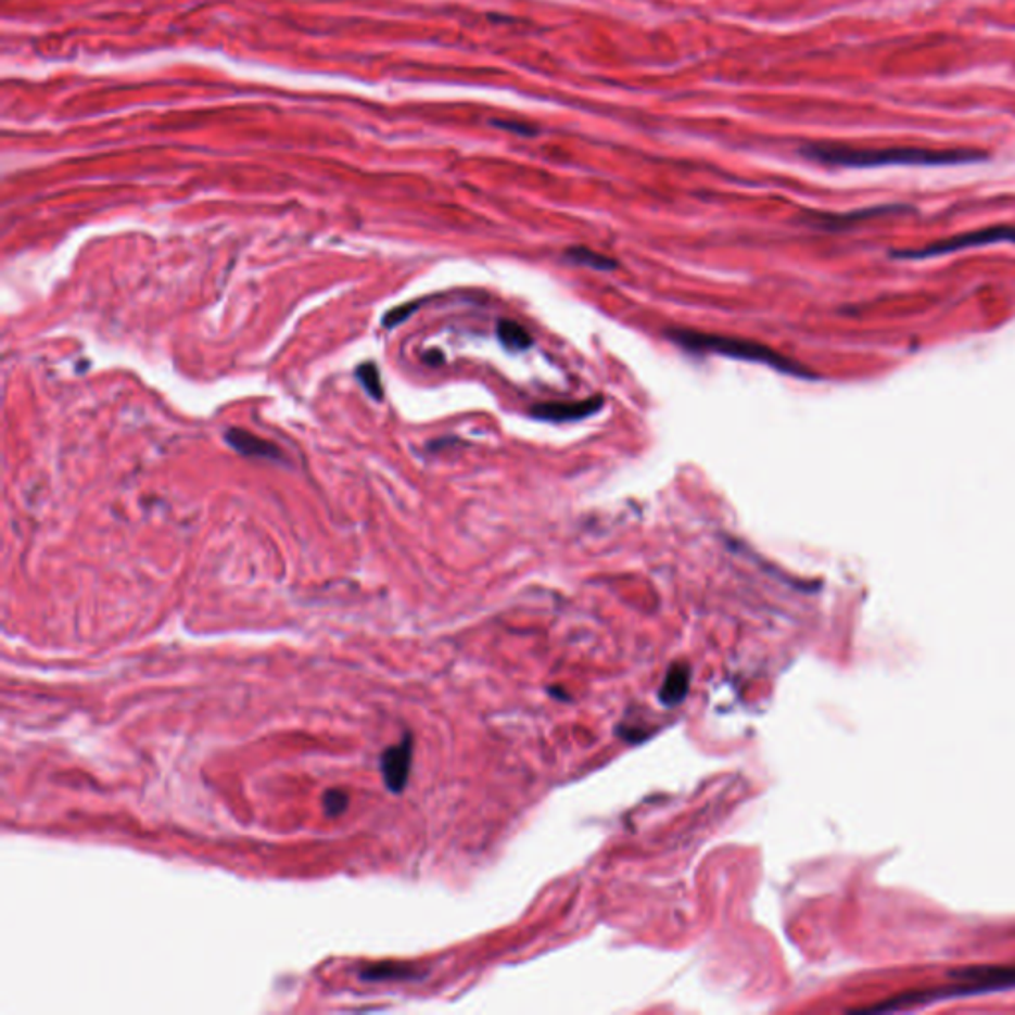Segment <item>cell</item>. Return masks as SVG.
<instances>
[{"instance_id": "cell-11", "label": "cell", "mask_w": 1015, "mask_h": 1015, "mask_svg": "<svg viewBox=\"0 0 1015 1015\" xmlns=\"http://www.w3.org/2000/svg\"><path fill=\"white\" fill-rule=\"evenodd\" d=\"M355 377L373 399H383V385H381L379 369H377L376 364H364V366L357 367Z\"/></svg>"}, {"instance_id": "cell-7", "label": "cell", "mask_w": 1015, "mask_h": 1015, "mask_svg": "<svg viewBox=\"0 0 1015 1015\" xmlns=\"http://www.w3.org/2000/svg\"><path fill=\"white\" fill-rule=\"evenodd\" d=\"M229 446H232L242 457L266 458V460H282V453L270 441H264L256 434L244 429H229L225 433Z\"/></svg>"}, {"instance_id": "cell-12", "label": "cell", "mask_w": 1015, "mask_h": 1015, "mask_svg": "<svg viewBox=\"0 0 1015 1015\" xmlns=\"http://www.w3.org/2000/svg\"><path fill=\"white\" fill-rule=\"evenodd\" d=\"M413 976L411 969L403 968V966H373L371 969H367L361 974L364 980L379 981V980H389V978H409Z\"/></svg>"}, {"instance_id": "cell-8", "label": "cell", "mask_w": 1015, "mask_h": 1015, "mask_svg": "<svg viewBox=\"0 0 1015 1015\" xmlns=\"http://www.w3.org/2000/svg\"><path fill=\"white\" fill-rule=\"evenodd\" d=\"M688 688H690V669L685 662L673 664L664 676V683L659 690V700L664 707H676L685 700Z\"/></svg>"}, {"instance_id": "cell-5", "label": "cell", "mask_w": 1015, "mask_h": 1015, "mask_svg": "<svg viewBox=\"0 0 1015 1015\" xmlns=\"http://www.w3.org/2000/svg\"><path fill=\"white\" fill-rule=\"evenodd\" d=\"M411 736H405L397 746L389 748V750H385L383 756H381V774H383V779H385V786H388L393 794H401V791L407 787L409 774H411Z\"/></svg>"}, {"instance_id": "cell-1", "label": "cell", "mask_w": 1015, "mask_h": 1015, "mask_svg": "<svg viewBox=\"0 0 1015 1015\" xmlns=\"http://www.w3.org/2000/svg\"><path fill=\"white\" fill-rule=\"evenodd\" d=\"M811 161L835 167L871 169V167H948L988 160L980 149L930 148H851L839 143H813L801 149Z\"/></svg>"}, {"instance_id": "cell-10", "label": "cell", "mask_w": 1015, "mask_h": 1015, "mask_svg": "<svg viewBox=\"0 0 1015 1015\" xmlns=\"http://www.w3.org/2000/svg\"><path fill=\"white\" fill-rule=\"evenodd\" d=\"M498 338L508 350H513V352H522V350H528L532 345V338L528 335V331L516 321H500Z\"/></svg>"}, {"instance_id": "cell-2", "label": "cell", "mask_w": 1015, "mask_h": 1015, "mask_svg": "<svg viewBox=\"0 0 1015 1015\" xmlns=\"http://www.w3.org/2000/svg\"><path fill=\"white\" fill-rule=\"evenodd\" d=\"M956 984H950L944 990H924V992H906L897 998L885 1000L883 1004L868 1007V1012H895L911 1005L932 1004L940 1000H948L952 995H974V993L1002 992L1015 988V966H972V968L954 969L950 974Z\"/></svg>"}, {"instance_id": "cell-4", "label": "cell", "mask_w": 1015, "mask_h": 1015, "mask_svg": "<svg viewBox=\"0 0 1015 1015\" xmlns=\"http://www.w3.org/2000/svg\"><path fill=\"white\" fill-rule=\"evenodd\" d=\"M993 242H1015V227H990V229L976 230V232L960 234L954 239L940 240L935 244H928L923 251L901 252V256L928 258V256H936V254L966 251V249H976V246L993 244Z\"/></svg>"}, {"instance_id": "cell-6", "label": "cell", "mask_w": 1015, "mask_h": 1015, "mask_svg": "<svg viewBox=\"0 0 1015 1015\" xmlns=\"http://www.w3.org/2000/svg\"><path fill=\"white\" fill-rule=\"evenodd\" d=\"M601 405H604L601 397L575 401V403H542L532 411V415L542 421H578L599 411Z\"/></svg>"}, {"instance_id": "cell-3", "label": "cell", "mask_w": 1015, "mask_h": 1015, "mask_svg": "<svg viewBox=\"0 0 1015 1015\" xmlns=\"http://www.w3.org/2000/svg\"><path fill=\"white\" fill-rule=\"evenodd\" d=\"M674 342L683 345L686 350L695 352H712V354L726 355L741 361H752V364H764V366L774 367L777 371H784L789 376L808 377L810 373L799 367L798 364L789 361L784 355L777 354L772 347H765L762 343L748 342L740 338H728V335H714V333H702V331L674 330L671 333Z\"/></svg>"}, {"instance_id": "cell-9", "label": "cell", "mask_w": 1015, "mask_h": 1015, "mask_svg": "<svg viewBox=\"0 0 1015 1015\" xmlns=\"http://www.w3.org/2000/svg\"><path fill=\"white\" fill-rule=\"evenodd\" d=\"M566 256L570 258L571 263L589 266V268L599 270V272H609V270H616L617 268L613 258L599 254V252L589 251V249H583V246H573Z\"/></svg>"}, {"instance_id": "cell-13", "label": "cell", "mask_w": 1015, "mask_h": 1015, "mask_svg": "<svg viewBox=\"0 0 1015 1015\" xmlns=\"http://www.w3.org/2000/svg\"><path fill=\"white\" fill-rule=\"evenodd\" d=\"M347 803H350V798L340 789H330L323 796V808L328 811V815H342L345 808H347Z\"/></svg>"}]
</instances>
